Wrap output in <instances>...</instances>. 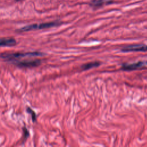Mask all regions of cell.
I'll use <instances>...</instances> for the list:
<instances>
[{"label":"cell","mask_w":147,"mask_h":147,"mask_svg":"<svg viewBox=\"0 0 147 147\" xmlns=\"http://www.w3.org/2000/svg\"><path fill=\"white\" fill-rule=\"evenodd\" d=\"M43 53L40 52H5L0 54V57L12 60L14 59H17L25 57H35L42 56Z\"/></svg>","instance_id":"1"},{"label":"cell","mask_w":147,"mask_h":147,"mask_svg":"<svg viewBox=\"0 0 147 147\" xmlns=\"http://www.w3.org/2000/svg\"><path fill=\"white\" fill-rule=\"evenodd\" d=\"M61 24V22L59 21H53V22H45V23H41V24H31L29 25L25 26L21 28H20L18 31L19 32H26L29 30H36V29H42L46 28H49L51 27L58 26Z\"/></svg>","instance_id":"2"},{"label":"cell","mask_w":147,"mask_h":147,"mask_svg":"<svg viewBox=\"0 0 147 147\" xmlns=\"http://www.w3.org/2000/svg\"><path fill=\"white\" fill-rule=\"evenodd\" d=\"M122 52H146L147 51V45L145 44H136L131 45L123 48Z\"/></svg>","instance_id":"3"},{"label":"cell","mask_w":147,"mask_h":147,"mask_svg":"<svg viewBox=\"0 0 147 147\" xmlns=\"http://www.w3.org/2000/svg\"><path fill=\"white\" fill-rule=\"evenodd\" d=\"M41 64V61L40 60H28V61H17L16 64L20 67H34L39 65Z\"/></svg>","instance_id":"4"},{"label":"cell","mask_w":147,"mask_h":147,"mask_svg":"<svg viewBox=\"0 0 147 147\" xmlns=\"http://www.w3.org/2000/svg\"><path fill=\"white\" fill-rule=\"evenodd\" d=\"M143 65H144L143 62L138 61L137 63H131V64H123L122 67V69L123 70H127V71L134 70V69H137V68H141Z\"/></svg>","instance_id":"5"},{"label":"cell","mask_w":147,"mask_h":147,"mask_svg":"<svg viewBox=\"0 0 147 147\" xmlns=\"http://www.w3.org/2000/svg\"><path fill=\"white\" fill-rule=\"evenodd\" d=\"M16 44V40L13 38H0V47H11Z\"/></svg>","instance_id":"6"},{"label":"cell","mask_w":147,"mask_h":147,"mask_svg":"<svg viewBox=\"0 0 147 147\" xmlns=\"http://www.w3.org/2000/svg\"><path fill=\"white\" fill-rule=\"evenodd\" d=\"M113 0H92L90 5L94 7H98L110 4L113 2Z\"/></svg>","instance_id":"7"},{"label":"cell","mask_w":147,"mask_h":147,"mask_svg":"<svg viewBox=\"0 0 147 147\" xmlns=\"http://www.w3.org/2000/svg\"><path fill=\"white\" fill-rule=\"evenodd\" d=\"M100 65V63L98 61H94V62H90L87 64H84L82 66V69L83 70H87L89 69H91L94 67H98Z\"/></svg>","instance_id":"8"},{"label":"cell","mask_w":147,"mask_h":147,"mask_svg":"<svg viewBox=\"0 0 147 147\" xmlns=\"http://www.w3.org/2000/svg\"><path fill=\"white\" fill-rule=\"evenodd\" d=\"M26 110H27V112H28L29 113H30V114H31L32 120H33V121H34L36 120V115L35 113H34L31 109H30L29 107H28Z\"/></svg>","instance_id":"9"},{"label":"cell","mask_w":147,"mask_h":147,"mask_svg":"<svg viewBox=\"0 0 147 147\" xmlns=\"http://www.w3.org/2000/svg\"><path fill=\"white\" fill-rule=\"evenodd\" d=\"M16 1H22V0H15Z\"/></svg>","instance_id":"10"},{"label":"cell","mask_w":147,"mask_h":147,"mask_svg":"<svg viewBox=\"0 0 147 147\" xmlns=\"http://www.w3.org/2000/svg\"><path fill=\"white\" fill-rule=\"evenodd\" d=\"M146 63H147V62H146Z\"/></svg>","instance_id":"11"}]
</instances>
